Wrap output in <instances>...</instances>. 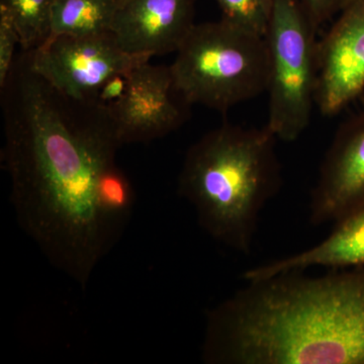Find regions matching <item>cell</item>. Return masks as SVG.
<instances>
[{
    "label": "cell",
    "instance_id": "cell-1",
    "mask_svg": "<svg viewBox=\"0 0 364 364\" xmlns=\"http://www.w3.org/2000/svg\"><path fill=\"white\" fill-rule=\"evenodd\" d=\"M4 143L16 219L54 267L87 286L126 224L105 207L104 174L122 147L109 107L57 90L20 50L0 86Z\"/></svg>",
    "mask_w": 364,
    "mask_h": 364
},
{
    "label": "cell",
    "instance_id": "cell-2",
    "mask_svg": "<svg viewBox=\"0 0 364 364\" xmlns=\"http://www.w3.org/2000/svg\"><path fill=\"white\" fill-rule=\"evenodd\" d=\"M277 138L267 126L225 123L189 148L178 191L215 241L249 254L259 215L282 184Z\"/></svg>",
    "mask_w": 364,
    "mask_h": 364
},
{
    "label": "cell",
    "instance_id": "cell-3",
    "mask_svg": "<svg viewBox=\"0 0 364 364\" xmlns=\"http://www.w3.org/2000/svg\"><path fill=\"white\" fill-rule=\"evenodd\" d=\"M170 68L189 104L223 114L267 92V41L221 18L196 23Z\"/></svg>",
    "mask_w": 364,
    "mask_h": 364
},
{
    "label": "cell",
    "instance_id": "cell-4",
    "mask_svg": "<svg viewBox=\"0 0 364 364\" xmlns=\"http://www.w3.org/2000/svg\"><path fill=\"white\" fill-rule=\"evenodd\" d=\"M318 28L296 0H273L267 41L268 121L277 140L294 142L310 126L318 86Z\"/></svg>",
    "mask_w": 364,
    "mask_h": 364
},
{
    "label": "cell",
    "instance_id": "cell-5",
    "mask_svg": "<svg viewBox=\"0 0 364 364\" xmlns=\"http://www.w3.org/2000/svg\"><path fill=\"white\" fill-rule=\"evenodd\" d=\"M33 68L57 90L79 100H95L111 76L129 72L152 57L124 52L112 33L50 36L31 50Z\"/></svg>",
    "mask_w": 364,
    "mask_h": 364
},
{
    "label": "cell",
    "instance_id": "cell-6",
    "mask_svg": "<svg viewBox=\"0 0 364 364\" xmlns=\"http://www.w3.org/2000/svg\"><path fill=\"white\" fill-rule=\"evenodd\" d=\"M191 107L176 86L171 68L141 64L131 71L128 91L109 107L122 145L162 138L183 126Z\"/></svg>",
    "mask_w": 364,
    "mask_h": 364
},
{
    "label": "cell",
    "instance_id": "cell-7",
    "mask_svg": "<svg viewBox=\"0 0 364 364\" xmlns=\"http://www.w3.org/2000/svg\"><path fill=\"white\" fill-rule=\"evenodd\" d=\"M364 91V0H350L318 40L316 105L334 117Z\"/></svg>",
    "mask_w": 364,
    "mask_h": 364
},
{
    "label": "cell",
    "instance_id": "cell-8",
    "mask_svg": "<svg viewBox=\"0 0 364 364\" xmlns=\"http://www.w3.org/2000/svg\"><path fill=\"white\" fill-rule=\"evenodd\" d=\"M364 205V111L340 126L311 196L314 225L335 223Z\"/></svg>",
    "mask_w": 364,
    "mask_h": 364
},
{
    "label": "cell",
    "instance_id": "cell-9",
    "mask_svg": "<svg viewBox=\"0 0 364 364\" xmlns=\"http://www.w3.org/2000/svg\"><path fill=\"white\" fill-rule=\"evenodd\" d=\"M198 0H117L112 33L132 55L176 53L195 26Z\"/></svg>",
    "mask_w": 364,
    "mask_h": 364
},
{
    "label": "cell",
    "instance_id": "cell-10",
    "mask_svg": "<svg viewBox=\"0 0 364 364\" xmlns=\"http://www.w3.org/2000/svg\"><path fill=\"white\" fill-rule=\"evenodd\" d=\"M360 267H364V205L337 220L331 234L318 245L250 268L244 273V279L253 282L314 267L338 270Z\"/></svg>",
    "mask_w": 364,
    "mask_h": 364
},
{
    "label": "cell",
    "instance_id": "cell-11",
    "mask_svg": "<svg viewBox=\"0 0 364 364\" xmlns=\"http://www.w3.org/2000/svg\"><path fill=\"white\" fill-rule=\"evenodd\" d=\"M117 0H55L51 35L85 36L112 33Z\"/></svg>",
    "mask_w": 364,
    "mask_h": 364
},
{
    "label": "cell",
    "instance_id": "cell-12",
    "mask_svg": "<svg viewBox=\"0 0 364 364\" xmlns=\"http://www.w3.org/2000/svg\"><path fill=\"white\" fill-rule=\"evenodd\" d=\"M55 0H0V11L13 21L21 49H37L51 35V13Z\"/></svg>",
    "mask_w": 364,
    "mask_h": 364
},
{
    "label": "cell",
    "instance_id": "cell-13",
    "mask_svg": "<svg viewBox=\"0 0 364 364\" xmlns=\"http://www.w3.org/2000/svg\"><path fill=\"white\" fill-rule=\"evenodd\" d=\"M221 20L265 37L272 18L273 0H215Z\"/></svg>",
    "mask_w": 364,
    "mask_h": 364
},
{
    "label": "cell",
    "instance_id": "cell-14",
    "mask_svg": "<svg viewBox=\"0 0 364 364\" xmlns=\"http://www.w3.org/2000/svg\"><path fill=\"white\" fill-rule=\"evenodd\" d=\"M16 46H20V37L13 21L0 11V86L4 85L16 60Z\"/></svg>",
    "mask_w": 364,
    "mask_h": 364
},
{
    "label": "cell",
    "instance_id": "cell-15",
    "mask_svg": "<svg viewBox=\"0 0 364 364\" xmlns=\"http://www.w3.org/2000/svg\"><path fill=\"white\" fill-rule=\"evenodd\" d=\"M306 16L317 26L334 20L350 0H296Z\"/></svg>",
    "mask_w": 364,
    "mask_h": 364
},
{
    "label": "cell",
    "instance_id": "cell-16",
    "mask_svg": "<svg viewBox=\"0 0 364 364\" xmlns=\"http://www.w3.org/2000/svg\"><path fill=\"white\" fill-rule=\"evenodd\" d=\"M130 73L131 71L121 72L107 79L98 90L95 102L107 107H114L121 102L128 91Z\"/></svg>",
    "mask_w": 364,
    "mask_h": 364
}]
</instances>
